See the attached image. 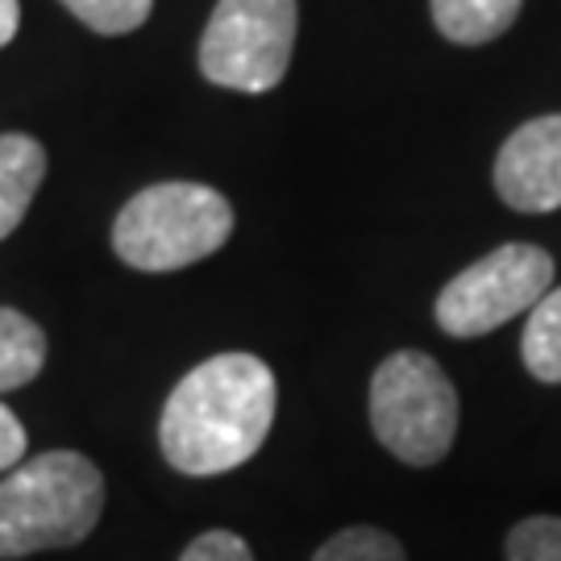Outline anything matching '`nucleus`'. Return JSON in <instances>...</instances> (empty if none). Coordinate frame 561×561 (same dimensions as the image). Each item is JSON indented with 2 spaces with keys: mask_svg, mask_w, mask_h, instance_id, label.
I'll use <instances>...</instances> for the list:
<instances>
[{
  "mask_svg": "<svg viewBox=\"0 0 561 561\" xmlns=\"http://www.w3.org/2000/svg\"><path fill=\"white\" fill-rule=\"evenodd\" d=\"M300 30V0H217L201 38V76L229 92L279 88Z\"/></svg>",
  "mask_w": 561,
  "mask_h": 561,
  "instance_id": "nucleus-5",
  "label": "nucleus"
},
{
  "mask_svg": "<svg viewBox=\"0 0 561 561\" xmlns=\"http://www.w3.org/2000/svg\"><path fill=\"white\" fill-rule=\"evenodd\" d=\"M18 25H21V9L18 0H0V46L18 38Z\"/></svg>",
  "mask_w": 561,
  "mask_h": 561,
  "instance_id": "nucleus-17",
  "label": "nucleus"
},
{
  "mask_svg": "<svg viewBox=\"0 0 561 561\" xmlns=\"http://www.w3.org/2000/svg\"><path fill=\"white\" fill-rule=\"evenodd\" d=\"M233 233V204L208 183H150L113 221V250L125 266L162 275L217 254Z\"/></svg>",
  "mask_w": 561,
  "mask_h": 561,
  "instance_id": "nucleus-3",
  "label": "nucleus"
},
{
  "mask_svg": "<svg viewBox=\"0 0 561 561\" xmlns=\"http://www.w3.org/2000/svg\"><path fill=\"white\" fill-rule=\"evenodd\" d=\"M495 192L516 213H558L561 208V113L524 121L500 146Z\"/></svg>",
  "mask_w": 561,
  "mask_h": 561,
  "instance_id": "nucleus-7",
  "label": "nucleus"
},
{
  "mask_svg": "<svg viewBox=\"0 0 561 561\" xmlns=\"http://www.w3.org/2000/svg\"><path fill=\"white\" fill-rule=\"evenodd\" d=\"M524 0H428L433 25L458 46H482L512 30Z\"/></svg>",
  "mask_w": 561,
  "mask_h": 561,
  "instance_id": "nucleus-9",
  "label": "nucleus"
},
{
  "mask_svg": "<svg viewBox=\"0 0 561 561\" xmlns=\"http://www.w3.org/2000/svg\"><path fill=\"white\" fill-rule=\"evenodd\" d=\"M46 366V333L18 308H0V396L18 391Z\"/></svg>",
  "mask_w": 561,
  "mask_h": 561,
  "instance_id": "nucleus-10",
  "label": "nucleus"
},
{
  "mask_svg": "<svg viewBox=\"0 0 561 561\" xmlns=\"http://www.w3.org/2000/svg\"><path fill=\"white\" fill-rule=\"evenodd\" d=\"M25 458V428L21 421L0 403V470H13Z\"/></svg>",
  "mask_w": 561,
  "mask_h": 561,
  "instance_id": "nucleus-16",
  "label": "nucleus"
},
{
  "mask_svg": "<svg viewBox=\"0 0 561 561\" xmlns=\"http://www.w3.org/2000/svg\"><path fill=\"white\" fill-rule=\"evenodd\" d=\"M507 561H561V516H528L520 520L507 541Z\"/></svg>",
  "mask_w": 561,
  "mask_h": 561,
  "instance_id": "nucleus-14",
  "label": "nucleus"
},
{
  "mask_svg": "<svg viewBox=\"0 0 561 561\" xmlns=\"http://www.w3.org/2000/svg\"><path fill=\"white\" fill-rule=\"evenodd\" d=\"M275 408L279 382L266 362L254 354H217L167 396L159 421L162 458L187 479L229 474L266 445Z\"/></svg>",
  "mask_w": 561,
  "mask_h": 561,
  "instance_id": "nucleus-1",
  "label": "nucleus"
},
{
  "mask_svg": "<svg viewBox=\"0 0 561 561\" xmlns=\"http://www.w3.org/2000/svg\"><path fill=\"white\" fill-rule=\"evenodd\" d=\"M46 180V150L30 134H0V241L9 238Z\"/></svg>",
  "mask_w": 561,
  "mask_h": 561,
  "instance_id": "nucleus-8",
  "label": "nucleus"
},
{
  "mask_svg": "<svg viewBox=\"0 0 561 561\" xmlns=\"http://www.w3.org/2000/svg\"><path fill=\"white\" fill-rule=\"evenodd\" d=\"M180 561H254V553H250V545L241 541L238 533L213 528V533H201L196 541L187 545Z\"/></svg>",
  "mask_w": 561,
  "mask_h": 561,
  "instance_id": "nucleus-15",
  "label": "nucleus"
},
{
  "mask_svg": "<svg viewBox=\"0 0 561 561\" xmlns=\"http://www.w3.org/2000/svg\"><path fill=\"white\" fill-rule=\"evenodd\" d=\"M62 9L96 34H134L146 25L154 0H62Z\"/></svg>",
  "mask_w": 561,
  "mask_h": 561,
  "instance_id": "nucleus-13",
  "label": "nucleus"
},
{
  "mask_svg": "<svg viewBox=\"0 0 561 561\" xmlns=\"http://www.w3.org/2000/svg\"><path fill=\"white\" fill-rule=\"evenodd\" d=\"M312 561H408L403 545L382 533V528H370V524H358V528H341L329 541L317 549Z\"/></svg>",
  "mask_w": 561,
  "mask_h": 561,
  "instance_id": "nucleus-12",
  "label": "nucleus"
},
{
  "mask_svg": "<svg viewBox=\"0 0 561 561\" xmlns=\"http://www.w3.org/2000/svg\"><path fill=\"white\" fill-rule=\"evenodd\" d=\"M104 512V474L76 449H50L0 482V558L88 541Z\"/></svg>",
  "mask_w": 561,
  "mask_h": 561,
  "instance_id": "nucleus-2",
  "label": "nucleus"
},
{
  "mask_svg": "<svg viewBox=\"0 0 561 561\" xmlns=\"http://www.w3.org/2000/svg\"><path fill=\"white\" fill-rule=\"evenodd\" d=\"M520 358L537 382H561V287H549L541 304L528 312Z\"/></svg>",
  "mask_w": 561,
  "mask_h": 561,
  "instance_id": "nucleus-11",
  "label": "nucleus"
},
{
  "mask_svg": "<svg viewBox=\"0 0 561 561\" xmlns=\"http://www.w3.org/2000/svg\"><path fill=\"white\" fill-rule=\"evenodd\" d=\"M370 428L403 466H437L458 437V391L424 350H396L370 375Z\"/></svg>",
  "mask_w": 561,
  "mask_h": 561,
  "instance_id": "nucleus-4",
  "label": "nucleus"
},
{
  "mask_svg": "<svg viewBox=\"0 0 561 561\" xmlns=\"http://www.w3.org/2000/svg\"><path fill=\"white\" fill-rule=\"evenodd\" d=\"M553 287V259L541 245L507 241L442 287L433 317L449 337H482L520 312H533Z\"/></svg>",
  "mask_w": 561,
  "mask_h": 561,
  "instance_id": "nucleus-6",
  "label": "nucleus"
}]
</instances>
